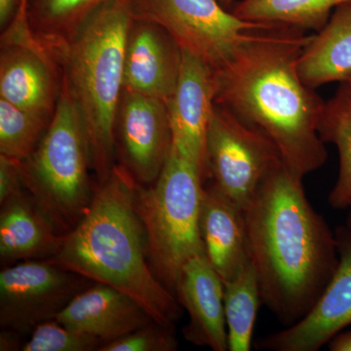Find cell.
<instances>
[{
    "mask_svg": "<svg viewBox=\"0 0 351 351\" xmlns=\"http://www.w3.org/2000/svg\"><path fill=\"white\" fill-rule=\"evenodd\" d=\"M172 141L165 101L124 89L115 119V156L138 186L156 181Z\"/></svg>",
    "mask_w": 351,
    "mask_h": 351,
    "instance_id": "obj_11",
    "label": "cell"
},
{
    "mask_svg": "<svg viewBox=\"0 0 351 351\" xmlns=\"http://www.w3.org/2000/svg\"><path fill=\"white\" fill-rule=\"evenodd\" d=\"M175 297L189 314L184 338L201 348L228 350L223 282L206 256H196L184 265Z\"/></svg>",
    "mask_w": 351,
    "mask_h": 351,
    "instance_id": "obj_15",
    "label": "cell"
},
{
    "mask_svg": "<svg viewBox=\"0 0 351 351\" xmlns=\"http://www.w3.org/2000/svg\"><path fill=\"white\" fill-rule=\"evenodd\" d=\"M302 82L315 89L351 76V1L335 9L327 24L313 34L299 59Z\"/></svg>",
    "mask_w": 351,
    "mask_h": 351,
    "instance_id": "obj_19",
    "label": "cell"
},
{
    "mask_svg": "<svg viewBox=\"0 0 351 351\" xmlns=\"http://www.w3.org/2000/svg\"><path fill=\"white\" fill-rule=\"evenodd\" d=\"M341 85H343L346 89L350 90L351 92V76L348 80H346L345 82L341 83Z\"/></svg>",
    "mask_w": 351,
    "mask_h": 351,
    "instance_id": "obj_31",
    "label": "cell"
},
{
    "mask_svg": "<svg viewBox=\"0 0 351 351\" xmlns=\"http://www.w3.org/2000/svg\"><path fill=\"white\" fill-rule=\"evenodd\" d=\"M0 261L5 267L25 261L49 260L61 248L64 235L27 191L0 204Z\"/></svg>",
    "mask_w": 351,
    "mask_h": 351,
    "instance_id": "obj_18",
    "label": "cell"
},
{
    "mask_svg": "<svg viewBox=\"0 0 351 351\" xmlns=\"http://www.w3.org/2000/svg\"><path fill=\"white\" fill-rule=\"evenodd\" d=\"M103 341L86 332L64 326L57 319L41 323L25 341L23 351L100 350Z\"/></svg>",
    "mask_w": 351,
    "mask_h": 351,
    "instance_id": "obj_25",
    "label": "cell"
},
{
    "mask_svg": "<svg viewBox=\"0 0 351 351\" xmlns=\"http://www.w3.org/2000/svg\"><path fill=\"white\" fill-rule=\"evenodd\" d=\"M351 0H242L233 14L263 24L319 32L337 7Z\"/></svg>",
    "mask_w": 351,
    "mask_h": 351,
    "instance_id": "obj_21",
    "label": "cell"
},
{
    "mask_svg": "<svg viewBox=\"0 0 351 351\" xmlns=\"http://www.w3.org/2000/svg\"><path fill=\"white\" fill-rule=\"evenodd\" d=\"M339 265L311 311L299 322L258 339L256 348L272 351H317L351 325V228L335 230Z\"/></svg>",
    "mask_w": 351,
    "mask_h": 351,
    "instance_id": "obj_12",
    "label": "cell"
},
{
    "mask_svg": "<svg viewBox=\"0 0 351 351\" xmlns=\"http://www.w3.org/2000/svg\"><path fill=\"white\" fill-rule=\"evenodd\" d=\"M18 162V161H17ZM25 191L61 234L71 232L93 198L91 156L84 122L63 75L47 131L34 152L18 162Z\"/></svg>",
    "mask_w": 351,
    "mask_h": 351,
    "instance_id": "obj_5",
    "label": "cell"
},
{
    "mask_svg": "<svg viewBox=\"0 0 351 351\" xmlns=\"http://www.w3.org/2000/svg\"><path fill=\"white\" fill-rule=\"evenodd\" d=\"M320 138L325 144L336 145L339 152L338 179L328 196L335 210L351 207V92L341 85L331 100L325 104L319 124Z\"/></svg>",
    "mask_w": 351,
    "mask_h": 351,
    "instance_id": "obj_22",
    "label": "cell"
},
{
    "mask_svg": "<svg viewBox=\"0 0 351 351\" xmlns=\"http://www.w3.org/2000/svg\"><path fill=\"white\" fill-rule=\"evenodd\" d=\"M223 302L228 350H251L258 307L263 304L251 263L235 278L223 282Z\"/></svg>",
    "mask_w": 351,
    "mask_h": 351,
    "instance_id": "obj_23",
    "label": "cell"
},
{
    "mask_svg": "<svg viewBox=\"0 0 351 351\" xmlns=\"http://www.w3.org/2000/svg\"><path fill=\"white\" fill-rule=\"evenodd\" d=\"M131 0H108L85 23L60 64L82 114L97 184L114 167V125L124 90Z\"/></svg>",
    "mask_w": 351,
    "mask_h": 351,
    "instance_id": "obj_4",
    "label": "cell"
},
{
    "mask_svg": "<svg viewBox=\"0 0 351 351\" xmlns=\"http://www.w3.org/2000/svg\"><path fill=\"white\" fill-rule=\"evenodd\" d=\"M137 186L127 170L115 164L108 179L96 184L89 207L48 261L117 289L156 323L175 328L182 306L149 265L144 228L136 211Z\"/></svg>",
    "mask_w": 351,
    "mask_h": 351,
    "instance_id": "obj_3",
    "label": "cell"
},
{
    "mask_svg": "<svg viewBox=\"0 0 351 351\" xmlns=\"http://www.w3.org/2000/svg\"><path fill=\"white\" fill-rule=\"evenodd\" d=\"M56 319L108 343L156 322L137 302L117 289L94 282L75 295Z\"/></svg>",
    "mask_w": 351,
    "mask_h": 351,
    "instance_id": "obj_16",
    "label": "cell"
},
{
    "mask_svg": "<svg viewBox=\"0 0 351 351\" xmlns=\"http://www.w3.org/2000/svg\"><path fill=\"white\" fill-rule=\"evenodd\" d=\"M346 226L351 228V207L350 208V212H348V218H346Z\"/></svg>",
    "mask_w": 351,
    "mask_h": 351,
    "instance_id": "obj_32",
    "label": "cell"
},
{
    "mask_svg": "<svg viewBox=\"0 0 351 351\" xmlns=\"http://www.w3.org/2000/svg\"><path fill=\"white\" fill-rule=\"evenodd\" d=\"M204 178L191 159L171 149L162 172L149 186H137L136 211L154 276L175 295L182 267L205 255L199 216Z\"/></svg>",
    "mask_w": 351,
    "mask_h": 351,
    "instance_id": "obj_6",
    "label": "cell"
},
{
    "mask_svg": "<svg viewBox=\"0 0 351 351\" xmlns=\"http://www.w3.org/2000/svg\"><path fill=\"white\" fill-rule=\"evenodd\" d=\"M20 0H0V25L5 29L12 22L19 8Z\"/></svg>",
    "mask_w": 351,
    "mask_h": 351,
    "instance_id": "obj_28",
    "label": "cell"
},
{
    "mask_svg": "<svg viewBox=\"0 0 351 351\" xmlns=\"http://www.w3.org/2000/svg\"><path fill=\"white\" fill-rule=\"evenodd\" d=\"M219 1H221V3L226 4V5H230V4L234 1V0H219Z\"/></svg>",
    "mask_w": 351,
    "mask_h": 351,
    "instance_id": "obj_33",
    "label": "cell"
},
{
    "mask_svg": "<svg viewBox=\"0 0 351 351\" xmlns=\"http://www.w3.org/2000/svg\"><path fill=\"white\" fill-rule=\"evenodd\" d=\"M328 345L331 351H351V331L339 332Z\"/></svg>",
    "mask_w": 351,
    "mask_h": 351,
    "instance_id": "obj_30",
    "label": "cell"
},
{
    "mask_svg": "<svg viewBox=\"0 0 351 351\" xmlns=\"http://www.w3.org/2000/svg\"><path fill=\"white\" fill-rule=\"evenodd\" d=\"M22 337L18 336L15 332L4 331L0 334V350H22L23 345H20Z\"/></svg>",
    "mask_w": 351,
    "mask_h": 351,
    "instance_id": "obj_29",
    "label": "cell"
},
{
    "mask_svg": "<svg viewBox=\"0 0 351 351\" xmlns=\"http://www.w3.org/2000/svg\"><path fill=\"white\" fill-rule=\"evenodd\" d=\"M25 191L17 161L0 154V204Z\"/></svg>",
    "mask_w": 351,
    "mask_h": 351,
    "instance_id": "obj_27",
    "label": "cell"
},
{
    "mask_svg": "<svg viewBox=\"0 0 351 351\" xmlns=\"http://www.w3.org/2000/svg\"><path fill=\"white\" fill-rule=\"evenodd\" d=\"M178 346L175 328L154 322L106 343L99 351H175Z\"/></svg>",
    "mask_w": 351,
    "mask_h": 351,
    "instance_id": "obj_26",
    "label": "cell"
},
{
    "mask_svg": "<svg viewBox=\"0 0 351 351\" xmlns=\"http://www.w3.org/2000/svg\"><path fill=\"white\" fill-rule=\"evenodd\" d=\"M134 19L161 25L181 50L213 71L225 66L258 32L280 25L245 21L219 0H131Z\"/></svg>",
    "mask_w": 351,
    "mask_h": 351,
    "instance_id": "obj_7",
    "label": "cell"
},
{
    "mask_svg": "<svg viewBox=\"0 0 351 351\" xmlns=\"http://www.w3.org/2000/svg\"><path fill=\"white\" fill-rule=\"evenodd\" d=\"M94 283L48 260L25 261L0 271V326L18 336H29Z\"/></svg>",
    "mask_w": 351,
    "mask_h": 351,
    "instance_id": "obj_9",
    "label": "cell"
},
{
    "mask_svg": "<svg viewBox=\"0 0 351 351\" xmlns=\"http://www.w3.org/2000/svg\"><path fill=\"white\" fill-rule=\"evenodd\" d=\"M182 50L161 25L132 22L124 60V89L167 103L179 80Z\"/></svg>",
    "mask_w": 351,
    "mask_h": 351,
    "instance_id": "obj_14",
    "label": "cell"
},
{
    "mask_svg": "<svg viewBox=\"0 0 351 351\" xmlns=\"http://www.w3.org/2000/svg\"><path fill=\"white\" fill-rule=\"evenodd\" d=\"M283 165L276 144L228 108L215 106L206 137L207 178L246 209L258 189Z\"/></svg>",
    "mask_w": 351,
    "mask_h": 351,
    "instance_id": "obj_8",
    "label": "cell"
},
{
    "mask_svg": "<svg viewBox=\"0 0 351 351\" xmlns=\"http://www.w3.org/2000/svg\"><path fill=\"white\" fill-rule=\"evenodd\" d=\"M108 1L27 0V22L32 36L60 64L64 51L85 23Z\"/></svg>",
    "mask_w": 351,
    "mask_h": 351,
    "instance_id": "obj_20",
    "label": "cell"
},
{
    "mask_svg": "<svg viewBox=\"0 0 351 351\" xmlns=\"http://www.w3.org/2000/svg\"><path fill=\"white\" fill-rule=\"evenodd\" d=\"M245 221L262 304L292 326L311 311L338 269L336 233L284 164L258 189Z\"/></svg>",
    "mask_w": 351,
    "mask_h": 351,
    "instance_id": "obj_2",
    "label": "cell"
},
{
    "mask_svg": "<svg viewBox=\"0 0 351 351\" xmlns=\"http://www.w3.org/2000/svg\"><path fill=\"white\" fill-rule=\"evenodd\" d=\"M27 0H20V6L25 7L27 8Z\"/></svg>",
    "mask_w": 351,
    "mask_h": 351,
    "instance_id": "obj_34",
    "label": "cell"
},
{
    "mask_svg": "<svg viewBox=\"0 0 351 351\" xmlns=\"http://www.w3.org/2000/svg\"><path fill=\"white\" fill-rule=\"evenodd\" d=\"M216 96L214 71L182 50L179 80L168 100L172 145L199 168L207 179L206 137Z\"/></svg>",
    "mask_w": 351,
    "mask_h": 351,
    "instance_id": "obj_13",
    "label": "cell"
},
{
    "mask_svg": "<svg viewBox=\"0 0 351 351\" xmlns=\"http://www.w3.org/2000/svg\"><path fill=\"white\" fill-rule=\"evenodd\" d=\"M199 228L205 256L223 282L250 263L245 211L212 184L203 189Z\"/></svg>",
    "mask_w": 351,
    "mask_h": 351,
    "instance_id": "obj_17",
    "label": "cell"
},
{
    "mask_svg": "<svg viewBox=\"0 0 351 351\" xmlns=\"http://www.w3.org/2000/svg\"><path fill=\"white\" fill-rule=\"evenodd\" d=\"M0 99L17 107L54 114L63 69L32 36L27 11L18 9L0 47Z\"/></svg>",
    "mask_w": 351,
    "mask_h": 351,
    "instance_id": "obj_10",
    "label": "cell"
},
{
    "mask_svg": "<svg viewBox=\"0 0 351 351\" xmlns=\"http://www.w3.org/2000/svg\"><path fill=\"white\" fill-rule=\"evenodd\" d=\"M52 117L0 99V154L18 162L27 159L43 138Z\"/></svg>",
    "mask_w": 351,
    "mask_h": 351,
    "instance_id": "obj_24",
    "label": "cell"
},
{
    "mask_svg": "<svg viewBox=\"0 0 351 351\" xmlns=\"http://www.w3.org/2000/svg\"><path fill=\"white\" fill-rule=\"evenodd\" d=\"M311 38L294 27L258 32L230 63L214 71L216 105L265 133L284 166L302 181L328 157L318 131L326 103L299 71L300 56Z\"/></svg>",
    "mask_w": 351,
    "mask_h": 351,
    "instance_id": "obj_1",
    "label": "cell"
}]
</instances>
